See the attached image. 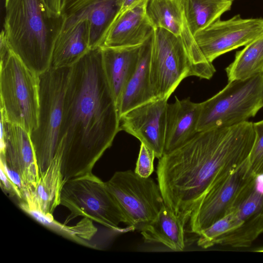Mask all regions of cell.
Wrapping results in <instances>:
<instances>
[{"label":"cell","instance_id":"cell-19","mask_svg":"<svg viewBox=\"0 0 263 263\" xmlns=\"http://www.w3.org/2000/svg\"><path fill=\"white\" fill-rule=\"evenodd\" d=\"M153 34L141 46L137 67L126 84L117 105L119 118L129 110L156 99L150 78Z\"/></svg>","mask_w":263,"mask_h":263},{"label":"cell","instance_id":"cell-34","mask_svg":"<svg viewBox=\"0 0 263 263\" xmlns=\"http://www.w3.org/2000/svg\"><path fill=\"white\" fill-rule=\"evenodd\" d=\"M233 1H234V0H232Z\"/></svg>","mask_w":263,"mask_h":263},{"label":"cell","instance_id":"cell-4","mask_svg":"<svg viewBox=\"0 0 263 263\" xmlns=\"http://www.w3.org/2000/svg\"><path fill=\"white\" fill-rule=\"evenodd\" d=\"M1 117L30 134L38 125L39 75L10 49L1 57Z\"/></svg>","mask_w":263,"mask_h":263},{"label":"cell","instance_id":"cell-21","mask_svg":"<svg viewBox=\"0 0 263 263\" xmlns=\"http://www.w3.org/2000/svg\"><path fill=\"white\" fill-rule=\"evenodd\" d=\"M185 223L165 204L154 220L141 232L146 242L160 243L174 251L185 248Z\"/></svg>","mask_w":263,"mask_h":263},{"label":"cell","instance_id":"cell-29","mask_svg":"<svg viewBox=\"0 0 263 263\" xmlns=\"http://www.w3.org/2000/svg\"><path fill=\"white\" fill-rule=\"evenodd\" d=\"M155 158L156 157L154 152L141 143L135 172L141 177H149L154 170Z\"/></svg>","mask_w":263,"mask_h":263},{"label":"cell","instance_id":"cell-26","mask_svg":"<svg viewBox=\"0 0 263 263\" xmlns=\"http://www.w3.org/2000/svg\"><path fill=\"white\" fill-rule=\"evenodd\" d=\"M235 209L203 230L198 235L197 245L207 249L218 245L223 236L241 226L245 221L238 217Z\"/></svg>","mask_w":263,"mask_h":263},{"label":"cell","instance_id":"cell-20","mask_svg":"<svg viewBox=\"0 0 263 263\" xmlns=\"http://www.w3.org/2000/svg\"><path fill=\"white\" fill-rule=\"evenodd\" d=\"M90 26L86 20L63 26L55 42L50 67H70L90 49Z\"/></svg>","mask_w":263,"mask_h":263},{"label":"cell","instance_id":"cell-10","mask_svg":"<svg viewBox=\"0 0 263 263\" xmlns=\"http://www.w3.org/2000/svg\"><path fill=\"white\" fill-rule=\"evenodd\" d=\"M255 177L248 158L231 175L211 187L200 200L187 222L189 232L199 235L236 208L253 190Z\"/></svg>","mask_w":263,"mask_h":263},{"label":"cell","instance_id":"cell-23","mask_svg":"<svg viewBox=\"0 0 263 263\" xmlns=\"http://www.w3.org/2000/svg\"><path fill=\"white\" fill-rule=\"evenodd\" d=\"M145 11L154 29L161 28L176 35L182 34L185 24L182 0H147Z\"/></svg>","mask_w":263,"mask_h":263},{"label":"cell","instance_id":"cell-14","mask_svg":"<svg viewBox=\"0 0 263 263\" xmlns=\"http://www.w3.org/2000/svg\"><path fill=\"white\" fill-rule=\"evenodd\" d=\"M122 0H62L64 25L81 20L89 23L90 49L102 47L106 35L117 18Z\"/></svg>","mask_w":263,"mask_h":263},{"label":"cell","instance_id":"cell-28","mask_svg":"<svg viewBox=\"0 0 263 263\" xmlns=\"http://www.w3.org/2000/svg\"><path fill=\"white\" fill-rule=\"evenodd\" d=\"M235 210L243 221L253 217L263 211V195L256 191L254 187Z\"/></svg>","mask_w":263,"mask_h":263},{"label":"cell","instance_id":"cell-5","mask_svg":"<svg viewBox=\"0 0 263 263\" xmlns=\"http://www.w3.org/2000/svg\"><path fill=\"white\" fill-rule=\"evenodd\" d=\"M71 67H50L39 74L38 125L30 134L40 175L49 166L60 142L65 92Z\"/></svg>","mask_w":263,"mask_h":263},{"label":"cell","instance_id":"cell-1","mask_svg":"<svg viewBox=\"0 0 263 263\" xmlns=\"http://www.w3.org/2000/svg\"><path fill=\"white\" fill-rule=\"evenodd\" d=\"M120 130L114 96L102 66L101 47L71 67L65 92L60 142L65 182L92 173Z\"/></svg>","mask_w":263,"mask_h":263},{"label":"cell","instance_id":"cell-30","mask_svg":"<svg viewBox=\"0 0 263 263\" xmlns=\"http://www.w3.org/2000/svg\"><path fill=\"white\" fill-rule=\"evenodd\" d=\"M1 186L10 195L16 196L22 200V197L18 189L1 168Z\"/></svg>","mask_w":263,"mask_h":263},{"label":"cell","instance_id":"cell-32","mask_svg":"<svg viewBox=\"0 0 263 263\" xmlns=\"http://www.w3.org/2000/svg\"><path fill=\"white\" fill-rule=\"evenodd\" d=\"M142 1V0H122L121 7L118 16L129 10V9L133 8L138 5L139 3H140Z\"/></svg>","mask_w":263,"mask_h":263},{"label":"cell","instance_id":"cell-12","mask_svg":"<svg viewBox=\"0 0 263 263\" xmlns=\"http://www.w3.org/2000/svg\"><path fill=\"white\" fill-rule=\"evenodd\" d=\"M1 159L20 175L31 199L40 173L30 134L22 127L7 122L2 117Z\"/></svg>","mask_w":263,"mask_h":263},{"label":"cell","instance_id":"cell-2","mask_svg":"<svg viewBox=\"0 0 263 263\" xmlns=\"http://www.w3.org/2000/svg\"><path fill=\"white\" fill-rule=\"evenodd\" d=\"M254 139L253 123L246 121L198 132L184 144L164 153L156 172L165 204L187 223L206 192L248 158Z\"/></svg>","mask_w":263,"mask_h":263},{"label":"cell","instance_id":"cell-13","mask_svg":"<svg viewBox=\"0 0 263 263\" xmlns=\"http://www.w3.org/2000/svg\"><path fill=\"white\" fill-rule=\"evenodd\" d=\"M167 99H156L138 106L120 118V129L152 150L158 159L164 154Z\"/></svg>","mask_w":263,"mask_h":263},{"label":"cell","instance_id":"cell-22","mask_svg":"<svg viewBox=\"0 0 263 263\" xmlns=\"http://www.w3.org/2000/svg\"><path fill=\"white\" fill-rule=\"evenodd\" d=\"M187 26L194 36L219 20L231 8L232 0H182Z\"/></svg>","mask_w":263,"mask_h":263},{"label":"cell","instance_id":"cell-9","mask_svg":"<svg viewBox=\"0 0 263 263\" xmlns=\"http://www.w3.org/2000/svg\"><path fill=\"white\" fill-rule=\"evenodd\" d=\"M104 183L123 213L125 224L134 231L145 229L165 204L158 184L135 171L116 172Z\"/></svg>","mask_w":263,"mask_h":263},{"label":"cell","instance_id":"cell-25","mask_svg":"<svg viewBox=\"0 0 263 263\" xmlns=\"http://www.w3.org/2000/svg\"><path fill=\"white\" fill-rule=\"evenodd\" d=\"M263 233V211L223 236L218 245L236 248L249 247Z\"/></svg>","mask_w":263,"mask_h":263},{"label":"cell","instance_id":"cell-31","mask_svg":"<svg viewBox=\"0 0 263 263\" xmlns=\"http://www.w3.org/2000/svg\"><path fill=\"white\" fill-rule=\"evenodd\" d=\"M48 8L53 12L61 14L62 0H44Z\"/></svg>","mask_w":263,"mask_h":263},{"label":"cell","instance_id":"cell-24","mask_svg":"<svg viewBox=\"0 0 263 263\" xmlns=\"http://www.w3.org/2000/svg\"><path fill=\"white\" fill-rule=\"evenodd\" d=\"M226 71L229 81L245 80L263 73V35L237 51Z\"/></svg>","mask_w":263,"mask_h":263},{"label":"cell","instance_id":"cell-11","mask_svg":"<svg viewBox=\"0 0 263 263\" xmlns=\"http://www.w3.org/2000/svg\"><path fill=\"white\" fill-rule=\"evenodd\" d=\"M263 35L262 18H242L239 14L215 21L194 35L195 42L210 62L218 57L245 46Z\"/></svg>","mask_w":263,"mask_h":263},{"label":"cell","instance_id":"cell-16","mask_svg":"<svg viewBox=\"0 0 263 263\" xmlns=\"http://www.w3.org/2000/svg\"><path fill=\"white\" fill-rule=\"evenodd\" d=\"M175 99L167 104L164 154L184 144L198 133L200 103L191 101L190 98Z\"/></svg>","mask_w":263,"mask_h":263},{"label":"cell","instance_id":"cell-18","mask_svg":"<svg viewBox=\"0 0 263 263\" xmlns=\"http://www.w3.org/2000/svg\"><path fill=\"white\" fill-rule=\"evenodd\" d=\"M62 153L63 145L60 142L49 166L40 175L29 205L21 206L23 210L51 216L60 205L61 192L65 182L62 171Z\"/></svg>","mask_w":263,"mask_h":263},{"label":"cell","instance_id":"cell-17","mask_svg":"<svg viewBox=\"0 0 263 263\" xmlns=\"http://www.w3.org/2000/svg\"><path fill=\"white\" fill-rule=\"evenodd\" d=\"M141 46L101 47L103 69L117 107L126 84L137 67Z\"/></svg>","mask_w":263,"mask_h":263},{"label":"cell","instance_id":"cell-8","mask_svg":"<svg viewBox=\"0 0 263 263\" xmlns=\"http://www.w3.org/2000/svg\"><path fill=\"white\" fill-rule=\"evenodd\" d=\"M60 205L70 212L66 222L78 216L94 220L114 230H122L126 219L105 183L93 173L66 181L62 188Z\"/></svg>","mask_w":263,"mask_h":263},{"label":"cell","instance_id":"cell-3","mask_svg":"<svg viewBox=\"0 0 263 263\" xmlns=\"http://www.w3.org/2000/svg\"><path fill=\"white\" fill-rule=\"evenodd\" d=\"M64 18L44 0H5L4 31L10 49L37 74L51 66Z\"/></svg>","mask_w":263,"mask_h":263},{"label":"cell","instance_id":"cell-27","mask_svg":"<svg viewBox=\"0 0 263 263\" xmlns=\"http://www.w3.org/2000/svg\"><path fill=\"white\" fill-rule=\"evenodd\" d=\"M254 143L248 157L250 169L255 176L263 172V119L253 123Z\"/></svg>","mask_w":263,"mask_h":263},{"label":"cell","instance_id":"cell-7","mask_svg":"<svg viewBox=\"0 0 263 263\" xmlns=\"http://www.w3.org/2000/svg\"><path fill=\"white\" fill-rule=\"evenodd\" d=\"M194 43L186 22L182 34L178 36L163 29H154L150 78L156 99L168 100L184 79L193 76L189 53Z\"/></svg>","mask_w":263,"mask_h":263},{"label":"cell","instance_id":"cell-33","mask_svg":"<svg viewBox=\"0 0 263 263\" xmlns=\"http://www.w3.org/2000/svg\"><path fill=\"white\" fill-rule=\"evenodd\" d=\"M254 187L256 191L263 195V172L255 176Z\"/></svg>","mask_w":263,"mask_h":263},{"label":"cell","instance_id":"cell-15","mask_svg":"<svg viewBox=\"0 0 263 263\" xmlns=\"http://www.w3.org/2000/svg\"><path fill=\"white\" fill-rule=\"evenodd\" d=\"M147 2L142 0L118 16L108 30L102 46L133 47L143 44L154 30L146 14Z\"/></svg>","mask_w":263,"mask_h":263},{"label":"cell","instance_id":"cell-6","mask_svg":"<svg viewBox=\"0 0 263 263\" xmlns=\"http://www.w3.org/2000/svg\"><path fill=\"white\" fill-rule=\"evenodd\" d=\"M200 104L198 132L248 121L263 107V73L229 81L221 90Z\"/></svg>","mask_w":263,"mask_h":263}]
</instances>
